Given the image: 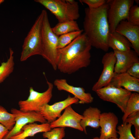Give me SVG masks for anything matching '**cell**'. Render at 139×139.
Here are the masks:
<instances>
[{"mask_svg":"<svg viewBox=\"0 0 139 139\" xmlns=\"http://www.w3.org/2000/svg\"><path fill=\"white\" fill-rule=\"evenodd\" d=\"M132 125L131 123L125 122L118 126L117 133L119 135V139H136L132 133Z\"/></svg>","mask_w":139,"mask_h":139,"instance_id":"484cf974","label":"cell"},{"mask_svg":"<svg viewBox=\"0 0 139 139\" xmlns=\"http://www.w3.org/2000/svg\"><path fill=\"white\" fill-rule=\"evenodd\" d=\"M115 31L126 38L134 50L139 55V26L132 24L127 20H124L118 24Z\"/></svg>","mask_w":139,"mask_h":139,"instance_id":"9a60e30c","label":"cell"},{"mask_svg":"<svg viewBox=\"0 0 139 139\" xmlns=\"http://www.w3.org/2000/svg\"><path fill=\"white\" fill-rule=\"evenodd\" d=\"M139 111V94L134 92L132 93L127 102L126 107L122 119L125 122L130 115Z\"/></svg>","mask_w":139,"mask_h":139,"instance_id":"7402d4cb","label":"cell"},{"mask_svg":"<svg viewBox=\"0 0 139 139\" xmlns=\"http://www.w3.org/2000/svg\"><path fill=\"white\" fill-rule=\"evenodd\" d=\"M125 122L134 125L135 128V137L136 139H139V111L128 116Z\"/></svg>","mask_w":139,"mask_h":139,"instance_id":"f1b7e54d","label":"cell"},{"mask_svg":"<svg viewBox=\"0 0 139 139\" xmlns=\"http://www.w3.org/2000/svg\"><path fill=\"white\" fill-rule=\"evenodd\" d=\"M54 85L59 91H64L69 92L79 100L81 104L89 103L93 101V98L91 94L86 93L82 87H75L69 84L65 79H57L54 82Z\"/></svg>","mask_w":139,"mask_h":139,"instance_id":"5bb4252c","label":"cell"},{"mask_svg":"<svg viewBox=\"0 0 139 139\" xmlns=\"http://www.w3.org/2000/svg\"><path fill=\"white\" fill-rule=\"evenodd\" d=\"M0 124L6 127L9 131L15 124V117L9 113L3 106L0 105Z\"/></svg>","mask_w":139,"mask_h":139,"instance_id":"cb8c5ba5","label":"cell"},{"mask_svg":"<svg viewBox=\"0 0 139 139\" xmlns=\"http://www.w3.org/2000/svg\"><path fill=\"white\" fill-rule=\"evenodd\" d=\"M108 4L106 3L96 9L86 8L83 31L92 46L107 52L110 33L107 17Z\"/></svg>","mask_w":139,"mask_h":139,"instance_id":"7a4b0ae2","label":"cell"},{"mask_svg":"<svg viewBox=\"0 0 139 139\" xmlns=\"http://www.w3.org/2000/svg\"><path fill=\"white\" fill-rule=\"evenodd\" d=\"M83 29L73 31L59 36L57 48L59 49L63 48L70 43L77 37L82 34Z\"/></svg>","mask_w":139,"mask_h":139,"instance_id":"d4e9b609","label":"cell"},{"mask_svg":"<svg viewBox=\"0 0 139 139\" xmlns=\"http://www.w3.org/2000/svg\"><path fill=\"white\" fill-rule=\"evenodd\" d=\"M82 115L75 111L71 105L67 107L63 114L56 120L50 123L51 128L69 127L83 132L80 125Z\"/></svg>","mask_w":139,"mask_h":139,"instance_id":"7c38bea8","label":"cell"},{"mask_svg":"<svg viewBox=\"0 0 139 139\" xmlns=\"http://www.w3.org/2000/svg\"><path fill=\"white\" fill-rule=\"evenodd\" d=\"M134 2V0H107L109 6L107 17L110 32L115 31L119 23L127 19L129 10Z\"/></svg>","mask_w":139,"mask_h":139,"instance_id":"52a82bcc","label":"cell"},{"mask_svg":"<svg viewBox=\"0 0 139 139\" xmlns=\"http://www.w3.org/2000/svg\"><path fill=\"white\" fill-rule=\"evenodd\" d=\"M51 29L55 34L59 36L81 30L77 22L75 20L58 22L54 27L51 28Z\"/></svg>","mask_w":139,"mask_h":139,"instance_id":"44dd1931","label":"cell"},{"mask_svg":"<svg viewBox=\"0 0 139 139\" xmlns=\"http://www.w3.org/2000/svg\"><path fill=\"white\" fill-rule=\"evenodd\" d=\"M127 20L132 24L139 26V7L138 5H133L131 7Z\"/></svg>","mask_w":139,"mask_h":139,"instance_id":"83f0119b","label":"cell"},{"mask_svg":"<svg viewBox=\"0 0 139 139\" xmlns=\"http://www.w3.org/2000/svg\"><path fill=\"white\" fill-rule=\"evenodd\" d=\"M134 2H135L137 4V5H138L139 4V0H134Z\"/></svg>","mask_w":139,"mask_h":139,"instance_id":"d6a6232c","label":"cell"},{"mask_svg":"<svg viewBox=\"0 0 139 139\" xmlns=\"http://www.w3.org/2000/svg\"><path fill=\"white\" fill-rule=\"evenodd\" d=\"M42 52L41 55L51 65L55 70H57L59 36L53 31L50 27L47 13L44 10L41 27Z\"/></svg>","mask_w":139,"mask_h":139,"instance_id":"277c9868","label":"cell"},{"mask_svg":"<svg viewBox=\"0 0 139 139\" xmlns=\"http://www.w3.org/2000/svg\"><path fill=\"white\" fill-rule=\"evenodd\" d=\"M9 131L6 127L0 124V139H3Z\"/></svg>","mask_w":139,"mask_h":139,"instance_id":"1f68e13d","label":"cell"},{"mask_svg":"<svg viewBox=\"0 0 139 139\" xmlns=\"http://www.w3.org/2000/svg\"><path fill=\"white\" fill-rule=\"evenodd\" d=\"M126 72L130 75L139 79V62L133 64L128 69Z\"/></svg>","mask_w":139,"mask_h":139,"instance_id":"4dcf8cb0","label":"cell"},{"mask_svg":"<svg viewBox=\"0 0 139 139\" xmlns=\"http://www.w3.org/2000/svg\"><path fill=\"white\" fill-rule=\"evenodd\" d=\"M79 100L74 97L68 95L65 99L53 104L45 105L41 108L39 112L46 120L50 123L59 117L62 111L67 107L73 104L77 103Z\"/></svg>","mask_w":139,"mask_h":139,"instance_id":"8fae6325","label":"cell"},{"mask_svg":"<svg viewBox=\"0 0 139 139\" xmlns=\"http://www.w3.org/2000/svg\"><path fill=\"white\" fill-rule=\"evenodd\" d=\"M105 0H80L82 3L86 4L88 7L92 9H96L101 7L106 3Z\"/></svg>","mask_w":139,"mask_h":139,"instance_id":"f546056e","label":"cell"},{"mask_svg":"<svg viewBox=\"0 0 139 139\" xmlns=\"http://www.w3.org/2000/svg\"><path fill=\"white\" fill-rule=\"evenodd\" d=\"M101 114V111L96 107H90L84 111L80 124L85 134H87L86 129L87 126L96 129L100 127V118Z\"/></svg>","mask_w":139,"mask_h":139,"instance_id":"ac0fdd59","label":"cell"},{"mask_svg":"<svg viewBox=\"0 0 139 139\" xmlns=\"http://www.w3.org/2000/svg\"><path fill=\"white\" fill-rule=\"evenodd\" d=\"M52 129L49 131L43 133V137L48 139H63L65 137V127H57Z\"/></svg>","mask_w":139,"mask_h":139,"instance_id":"4316f807","label":"cell"},{"mask_svg":"<svg viewBox=\"0 0 139 139\" xmlns=\"http://www.w3.org/2000/svg\"><path fill=\"white\" fill-rule=\"evenodd\" d=\"M95 92L103 100L115 104L124 113L128 100L132 93L122 88L109 85L98 90Z\"/></svg>","mask_w":139,"mask_h":139,"instance_id":"ba28073f","label":"cell"},{"mask_svg":"<svg viewBox=\"0 0 139 139\" xmlns=\"http://www.w3.org/2000/svg\"><path fill=\"white\" fill-rule=\"evenodd\" d=\"M118 122L117 116L113 112L101 113L100 118L101 127L100 139H109L117 137L116 128Z\"/></svg>","mask_w":139,"mask_h":139,"instance_id":"4fadbf2b","label":"cell"},{"mask_svg":"<svg viewBox=\"0 0 139 139\" xmlns=\"http://www.w3.org/2000/svg\"><path fill=\"white\" fill-rule=\"evenodd\" d=\"M10 57L5 62L1 63L0 66V84L3 82L13 72L14 62L13 56L14 52L11 48L9 49Z\"/></svg>","mask_w":139,"mask_h":139,"instance_id":"603a6c76","label":"cell"},{"mask_svg":"<svg viewBox=\"0 0 139 139\" xmlns=\"http://www.w3.org/2000/svg\"><path fill=\"white\" fill-rule=\"evenodd\" d=\"M116 60L114 73L126 72L134 63L139 62V55L134 50L131 49L125 52L114 51Z\"/></svg>","mask_w":139,"mask_h":139,"instance_id":"2e32d148","label":"cell"},{"mask_svg":"<svg viewBox=\"0 0 139 139\" xmlns=\"http://www.w3.org/2000/svg\"><path fill=\"white\" fill-rule=\"evenodd\" d=\"M53 14L59 23L75 20L80 17L77 2L74 0H35Z\"/></svg>","mask_w":139,"mask_h":139,"instance_id":"3957f363","label":"cell"},{"mask_svg":"<svg viewBox=\"0 0 139 139\" xmlns=\"http://www.w3.org/2000/svg\"><path fill=\"white\" fill-rule=\"evenodd\" d=\"M91 44L85 33L81 34L68 45L58 49L57 69L70 74L90 64Z\"/></svg>","mask_w":139,"mask_h":139,"instance_id":"6da1fadb","label":"cell"},{"mask_svg":"<svg viewBox=\"0 0 139 139\" xmlns=\"http://www.w3.org/2000/svg\"><path fill=\"white\" fill-rule=\"evenodd\" d=\"M116 60L114 51L107 53L103 56L102 60L103 70L98 80L93 86L92 91L95 92L109 84L115 74Z\"/></svg>","mask_w":139,"mask_h":139,"instance_id":"30bf717a","label":"cell"},{"mask_svg":"<svg viewBox=\"0 0 139 139\" xmlns=\"http://www.w3.org/2000/svg\"><path fill=\"white\" fill-rule=\"evenodd\" d=\"M44 10H42L24 39L20 57L21 62L26 60L33 55H41V27Z\"/></svg>","mask_w":139,"mask_h":139,"instance_id":"5b68a950","label":"cell"},{"mask_svg":"<svg viewBox=\"0 0 139 139\" xmlns=\"http://www.w3.org/2000/svg\"><path fill=\"white\" fill-rule=\"evenodd\" d=\"M109 48L114 51L125 52L129 51L131 44L124 36L115 31L110 32L108 40Z\"/></svg>","mask_w":139,"mask_h":139,"instance_id":"ffe728a7","label":"cell"},{"mask_svg":"<svg viewBox=\"0 0 139 139\" xmlns=\"http://www.w3.org/2000/svg\"><path fill=\"white\" fill-rule=\"evenodd\" d=\"M108 85L118 88L123 87L130 92H139V79L130 75L126 72L115 73Z\"/></svg>","mask_w":139,"mask_h":139,"instance_id":"e0dca14e","label":"cell"},{"mask_svg":"<svg viewBox=\"0 0 139 139\" xmlns=\"http://www.w3.org/2000/svg\"><path fill=\"white\" fill-rule=\"evenodd\" d=\"M51 129L50 123L47 122L41 124L35 123H30L24 126L19 133L10 139H26L28 137L34 136L39 133L47 132Z\"/></svg>","mask_w":139,"mask_h":139,"instance_id":"d6986e66","label":"cell"},{"mask_svg":"<svg viewBox=\"0 0 139 139\" xmlns=\"http://www.w3.org/2000/svg\"><path fill=\"white\" fill-rule=\"evenodd\" d=\"M109 139H119V138H118L117 137L115 138H111Z\"/></svg>","mask_w":139,"mask_h":139,"instance_id":"d590c367","label":"cell"},{"mask_svg":"<svg viewBox=\"0 0 139 139\" xmlns=\"http://www.w3.org/2000/svg\"><path fill=\"white\" fill-rule=\"evenodd\" d=\"M46 79L48 88L42 92L35 91L32 87L29 88V95L25 100H20L18 104L19 109L24 111L39 112L41 107L50 101L52 96L53 84Z\"/></svg>","mask_w":139,"mask_h":139,"instance_id":"8992f818","label":"cell"},{"mask_svg":"<svg viewBox=\"0 0 139 139\" xmlns=\"http://www.w3.org/2000/svg\"><path fill=\"white\" fill-rule=\"evenodd\" d=\"M4 1L3 0H0V4L3 3Z\"/></svg>","mask_w":139,"mask_h":139,"instance_id":"e575fe53","label":"cell"},{"mask_svg":"<svg viewBox=\"0 0 139 139\" xmlns=\"http://www.w3.org/2000/svg\"><path fill=\"white\" fill-rule=\"evenodd\" d=\"M11 113L15 117V124L3 139H10L19 133L25 125L36 122L41 123L47 121L39 112L34 111H24L20 109L12 108Z\"/></svg>","mask_w":139,"mask_h":139,"instance_id":"9c48e42d","label":"cell"},{"mask_svg":"<svg viewBox=\"0 0 139 139\" xmlns=\"http://www.w3.org/2000/svg\"><path fill=\"white\" fill-rule=\"evenodd\" d=\"M93 139H100L99 137H95L93 138Z\"/></svg>","mask_w":139,"mask_h":139,"instance_id":"836d02e7","label":"cell"}]
</instances>
